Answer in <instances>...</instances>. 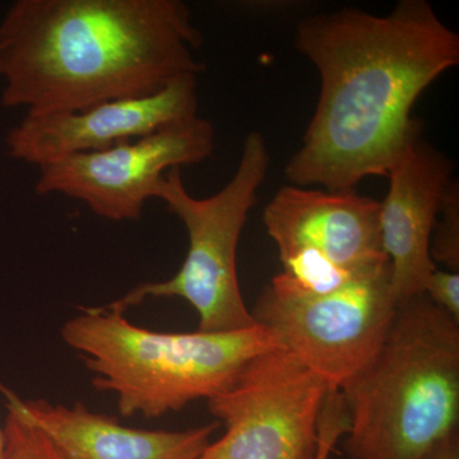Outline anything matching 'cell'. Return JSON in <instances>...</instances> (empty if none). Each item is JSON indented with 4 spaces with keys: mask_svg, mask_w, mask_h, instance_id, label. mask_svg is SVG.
Masks as SVG:
<instances>
[{
    "mask_svg": "<svg viewBox=\"0 0 459 459\" xmlns=\"http://www.w3.org/2000/svg\"><path fill=\"white\" fill-rule=\"evenodd\" d=\"M295 47L316 65L320 93L286 179L327 192L386 177L422 129L411 117L420 95L459 65V36L427 0H402L385 16L344 8L304 18Z\"/></svg>",
    "mask_w": 459,
    "mask_h": 459,
    "instance_id": "1",
    "label": "cell"
},
{
    "mask_svg": "<svg viewBox=\"0 0 459 459\" xmlns=\"http://www.w3.org/2000/svg\"><path fill=\"white\" fill-rule=\"evenodd\" d=\"M180 0H17L0 21L2 105L74 113L204 71Z\"/></svg>",
    "mask_w": 459,
    "mask_h": 459,
    "instance_id": "2",
    "label": "cell"
},
{
    "mask_svg": "<svg viewBox=\"0 0 459 459\" xmlns=\"http://www.w3.org/2000/svg\"><path fill=\"white\" fill-rule=\"evenodd\" d=\"M350 459H422L459 424V322L425 295L395 309L385 342L341 389Z\"/></svg>",
    "mask_w": 459,
    "mask_h": 459,
    "instance_id": "3",
    "label": "cell"
},
{
    "mask_svg": "<svg viewBox=\"0 0 459 459\" xmlns=\"http://www.w3.org/2000/svg\"><path fill=\"white\" fill-rule=\"evenodd\" d=\"M60 336L92 374L93 388L117 395L124 418L159 419L211 400L255 356L282 349L258 323L232 332H157L101 307H84Z\"/></svg>",
    "mask_w": 459,
    "mask_h": 459,
    "instance_id": "4",
    "label": "cell"
},
{
    "mask_svg": "<svg viewBox=\"0 0 459 459\" xmlns=\"http://www.w3.org/2000/svg\"><path fill=\"white\" fill-rule=\"evenodd\" d=\"M270 162L264 138L252 132L244 141L235 174L212 197H193L184 186L181 169L166 172L156 198L186 226V259L171 279L141 283L102 309L124 314L146 299L179 298L198 313V331L232 332L255 325L238 285L237 255Z\"/></svg>",
    "mask_w": 459,
    "mask_h": 459,
    "instance_id": "5",
    "label": "cell"
},
{
    "mask_svg": "<svg viewBox=\"0 0 459 459\" xmlns=\"http://www.w3.org/2000/svg\"><path fill=\"white\" fill-rule=\"evenodd\" d=\"M395 309L388 265L325 295L304 294L272 280L252 314L283 350L332 391H341L376 356Z\"/></svg>",
    "mask_w": 459,
    "mask_h": 459,
    "instance_id": "6",
    "label": "cell"
},
{
    "mask_svg": "<svg viewBox=\"0 0 459 459\" xmlns=\"http://www.w3.org/2000/svg\"><path fill=\"white\" fill-rule=\"evenodd\" d=\"M332 391L283 349L255 356L208 400L225 434L198 459H314L320 413Z\"/></svg>",
    "mask_w": 459,
    "mask_h": 459,
    "instance_id": "7",
    "label": "cell"
},
{
    "mask_svg": "<svg viewBox=\"0 0 459 459\" xmlns=\"http://www.w3.org/2000/svg\"><path fill=\"white\" fill-rule=\"evenodd\" d=\"M213 150L212 123L197 115L107 150L39 166L35 192L77 199L110 221H137L166 172L199 164Z\"/></svg>",
    "mask_w": 459,
    "mask_h": 459,
    "instance_id": "8",
    "label": "cell"
},
{
    "mask_svg": "<svg viewBox=\"0 0 459 459\" xmlns=\"http://www.w3.org/2000/svg\"><path fill=\"white\" fill-rule=\"evenodd\" d=\"M198 75H184L141 98L113 100L74 113L25 119L5 137L8 155L41 166L137 140L198 115Z\"/></svg>",
    "mask_w": 459,
    "mask_h": 459,
    "instance_id": "9",
    "label": "cell"
},
{
    "mask_svg": "<svg viewBox=\"0 0 459 459\" xmlns=\"http://www.w3.org/2000/svg\"><path fill=\"white\" fill-rule=\"evenodd\" d=\"M453 171L452 160L422 137V129L389 168L388 193L380 202V232L397 305L424 295L437 270L430 241Z\"/></svg>",
    "mask_w": 459,
    "mask_h": 459,
    "instance_id": "10",
    "label": "cell"
},
{
    "mask_svg": "<svg viewBox=\"0 0 459 459\" xmlns=\"http://www.w3.org/2000/svg\"><path fill=\"white\" fill-rule=\"evenodd\" d=\"M263 222L280 253L307 250L359 274L389 264L380 232V202L356 190L283 186L265 207Z\"/></svg>",
    "mask_w": 459,
    "mask_h": 459,
    "instance_id": "11",
    "label": "cell"
},
{
    "mask_svg": "<svg viewBox=\"0 0 459 459\" xmlns=\"http://www.w3.org/2000/svg\"><path fill=\"white\" fill-rule=\"evenodd\" d=\"M2 391L7 404L40 429L65 459H198L219 428V422L184 431L128 428L82 403L21 400Z\"/></svg>",
    "mask_w": 459,
    "mask_h": 459,
    "instance_id": "12",
    "label": "cell"
},
{
    "mask_svg": "<svg viewBox=\"0 0 459 459\" xmlns=\"http://www.w3.org/2000/svg\"><path fill=\"white\" fill-rule=\"evenodd\" d=\"M4 433L7 459H65L40 429L35 427L20 411L7 404Z\"/></svg>",
    "mask_w": 459,
    "mask_h": 459,
    "instance_id": "13",
    "label": "cell"
},
{
    "mask_svg": "<svg viewBox=\"0 0 459 459\" xmlns=\"http://www.w3.org/2000/svg\"><path fill=\"white\" fill-rule=\"evenodd\" d=\"M430 241L433 262L446 264L448 271L459 272V188L453 180L444 195Z\"/></svg>",
    "mask_w": 459,
    "mask_h": 459,
    "instance_id": "14",
    "label": "cell"
},
{
    "mask_svg": "<svg viewBox=\"0 0 459 459\" xmlns=\"http://www.w3.org/2000/svg\"><path fill=\"white\" fill-rule=\"evenodd\" d=\"M349 431V415L340 391H329L320 413L316 458L329 459L341 437Z\"/></svg>",
    "mask_w": 459,
    "mask_h": 459,
    "instance_id": "15",
    "label": "cell"
},
{
    "mask_svg": "<svg viewBox=\"0 0 459 459\" xmlns=\"http://www.w3.org/2000/svg\"><path fill=\"white\" fill-rule=\"evenodd\" d=\"M424 295L442 312L459 322V272L435 270Z\"/></svg>",
    "mask_w": 459,
    "mask_h": 459,
    "instance_id": "16",
    "label": "cell"
},
{
    "mask_svg": "<svg viewBox=\"0 0 459 459\" xmlns=\"http://www.w3.org/2000/svg\"><path fill=\"white\" fill-rule=\"evenodd\" d=\"M422 459H459V433L455 431L444 437Z\"/></svg>",
    "mask_w": 459,
    "mask_h": 459,
    "instance_id": "17",
    "label": "cell"
},
{
    "mask_svg": "<svg viewBox=\"0 0 459 459\" xmlns=\"http://www.w3.org/2000/svg\"><path fill=\"white\" fill-rule=\"evenodd\" d=\"M0 459H7V440H5L4 427L0 424Z\"/></svg>",
    "mask_w": 459,
    "mask_h": 459,
    "instance_id": "18",
    "label": "cell"
}]
</instances>
